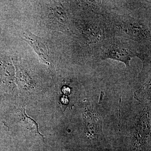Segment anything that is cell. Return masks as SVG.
I'll use <instances>...</instances> for the list:
<instances>
[{
    "instance_id": "obj_7",
    "label": "cell",
    "mask_w": 151,
    "mask_h": 151,
    "mask_svg": "<svg viewBox=\"0 0 151 151\" xmlns=\"http://www.w3.org/2000/svg\"><path fill=\"white\" fill-rule=\"evenodd\" d=\"M62 91L64 92L65 94H68L70 93V89H69V87L64 86V87H63V88Z\"/></svg>"
},
{
    "instance_id": "obj_3",
    "label": "cell",
    "mask_w": 151,
    "mask_h": 151,
    "mask_svg": "<svg viewBox=\"0 0 151 151\" xmlns=\"http://www.w3.org/2000/svg\"><path fill=\"white\" fill-rule=\"evenodd\" d=\"M150 51V47L141 46L132 41L113 36L102 47L95 63L111 59L123 63L129 67L133 58L137 57L141 60Z\"/></svg>"
},
{
    "instance_id": "obj_2",
    "label": "cell",
    "mask_w": 151,
    "mask_h": 151,
    "mask_svg": "<svg viewBox=\"0 0 151 151\" xmlns=\"http://www.w3.org/2000/svg\"><path fill=\"white\" fill-rule=\"evenodd\" d=\"M105 17L113 36L151 47L150 25L142 19L130 13H119L112 10L105 14Z\"/></svg>"
},
{
    "instance_id": "obj_6",
    "label": "cell",
    "mask_w": 151,
    "mask_h": 151,
    "mask_svg": "<svg viewBox=\"0 0 151 151\" xmlns=\"http://www.w3.org/2000/svg\"><path fill=\"white\" fill-rule=\"evenodd\" d=\"M17 114L22 122L24 124L25 126L27 127L28 129L30 130L32 132L44 137L43 135L41 134L39 132L37 123L31 118L27 116L25 114V108L24 106H22L20 108H19Z\"/></svg>"
},
{
    "instance_id": "obj_1",
    "label": "cell",
    "mask_w": 151,
    "mask_h": 151,
    "mask_svg": "<svg viewBox=\"0 0 151 151\" xmlns=\"http://www.w3.org/2000/svg\"><path fill=\"white\" fill-rule=\"evenodd\" d=\"M105 14L81 15L76 24L77 38L81 46V57L86 62L95 63L96 58L105 42L113 36Z\"/></svg>"
},
{
    "instance_id": "obj_5",
    "label": "cell",
    "mask_w": 151,
    "mask_h": 151,
    "mask_svg": "<svg viewBox=\"0 0 151 151\" xmlns=\"http://www.w3.org/2000/svg\"><path fill=\"white\" fill-rule=\"evenodd\" d=\"M23 36L25 40L32 47L41 59L47 64H49L48 63V49L45 42L29 32H24Z\"/></svg>"
},
{
    "instance_id": "obj_4",
    "label": "cell",
    "mask_w": 151,
    "mask_h": 151,
    "mask_svg": "<svg viewBox=\"0 0 151 151\" xmlns=\"http://www.w3.org/2000/svg\"><path fill=\"white\" fill-rule=\"evenodd\" d=\"M49 17L55 28L61 31H65L68 30L70 25L69 16L62 5H56L51 8Z\"/></svg>"
}]
</instances>
